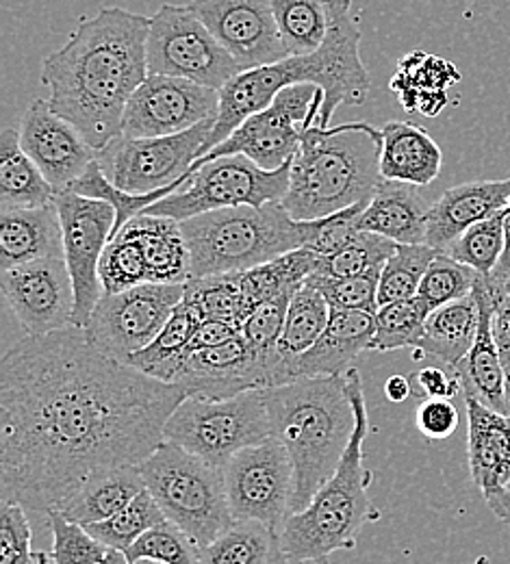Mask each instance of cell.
Returning a JSON list of instances; mask_svg holds the SVG:
<instances>
[{"label": "cell", "mask_w": 510, "mask_h": 564, "mask_svg": "<svg viewBox=\"0 0 510 564\" xmlns=\"http://www.w3.org/2000/svg\"><path fill=\"white\" fill-rule=\"evenodd\" d=\"M187 400L98 352L80 328L24 337L0 362V495L51 517L96 474L142 465Z\"/></svg>", "instance_id": "1"}, {"label": "cell", "mask_w": 510, "mask_h": 564, "mask_svg": "<svg viewBox=\"0 0 510 564\" xmlns=\"http://www.w3.org/2000/svg\"><path fill=\"white\" fill-rule=\"evenodd\" d=\"M150 18L107 7L44 59L51 107L100 154L122 138L124 111L148 78Z\"/></svg>", "instance_id": "2"}, {"label": "cell", "mask_w": 510, "mask_h": 564, "mask_svg": "<svg viewBox=\"0 0 510 564\" xmlns=\"http://www.w3.org/2000/svg\"><path fill=\"white\" fill-rule=\"evenodd\" d=\"M304 83L317 85L324 91L317 124L322 129H330L337 107H359L367 100L371 78L361 59V29L352 15L350 0L330 2V29L317 53L241 72L219 91L218 120L203 156L230 138L250 116L265 111L283 89Z\"/></svg>", "instance_id": "3"}, {"label": "cell", "mask_w": 510, "mask_h": 564, "mask_svg": "<svg viewBox=\"0 0 510 564\" xmlns=\"http://www.w3.org/2000/svg\"><path fill=\"white\" fill-rule=\"evenodd\" d=\"M272 436L285 445L293 467V514L306 510L335 476L357 427L346 373L300 378L263 389Z\"/></svg>", "instance_id": "4"}, {"label": "cell", "mask_w": 510, "mask_h": 564, "mask_svg": "<svg viewBox=\"0 0 510 564\" xmlns=\"http://www.w3.org/2000/svg\"><path fill=\"white\" fill-rule=\"evenodd\" d=\"M380 154L382 129L367 122L306 129L283 207L295 221H315L369 203L382 183Z\"/></svg>", "instance_id": "5"}, {"label": "cell", "mask_w": 510, "mask_h": 564, "mask_svg": "<svg viewBox=\"0 0 510 564\" xmlns=\"http://www.w3.org/2000/svg\"><path fill=\"white\" fill-rule=\"evenodd\" d=\"M346 384L357 413V427L335 476L317 491L311 506L292 514L281 530L283 547L292 564H322L335 552L355 550L365 525L380 517L369 497L371 471L363 463L369 415L357 367L346 371Z\"/></svg>", "instance_id": "6"}, {"label": "cell", "mask_w": 510, "mask_h": 564, "mask_svg": "<svg viewBox=\"0 0 510 564\" xmlns=\"http://www.w3.org/2000/svg\"><path fill=\"white\" fill-rule=\"evenodd\" d=\"M192 281L239 274L306 248L315 221H295L283 203L235 207L181 221Z\"/></svg>", "instance_id": "7"}, {"label": "cell", "mask_w": 510, "mask_h": 564, "mask_svg": "<svg viewBox=\"0 0 510 564\" xmlns=\"http://www.w3.org/2000/svg\"><path fill=\"white\" fill-rule=\"evenodd\" d=\"M140 469L165 519L200 550L235 525L221 467L163 441Z\"/></svg>", "instance_id": "8"}, {"label": "cell", "mask_w": 510, "mask_h": 564, "mask_svg": "<svg viewBox=\"0 0 510 564\" xmlns=\"http://www.w3.org/2000/svg\"><path fill=\"white\" fill-rule=\"evenodd\" d=\"M272 436L263 389L230 400L187 398L170 415L163 441L187 449L203 460L226 467L235 454Z\"/></svg>", "instance_id": "9"}, {"label": "cell", "mask_w": 510, "mask_h": 564, "mask_svg": "<svg viewBox=\"0 0 510 564\" xmlns=\"http://www.w3.org/2000/svg\"><path fill=\"white\" fill-rule=\"evenodd\" d=\"M189 174L185 189L148 207L144 215L185 221L219 209L283 203L290 192L292 163L276 172H265L248 156L232 154L196 165Z\"/></svg>", "instance_id": "10"}, {"label": "cell", "mask_w": 510, "mask_h": 564, "mask_svg": "<svg viewBox=\"0 0 510 564\" xmlns=\"http://www.w3.org/2000/svg\"><path fill=\"white\" fill-rule=\"evenodd\" d=\"M147 59L148 74L185 78L216 91L243 72L189 4H163L150 18Z\"/></svg>", "instance_id": "11"}, {"label": "cell", "mask_w": 510, "mask_h": 564, "mask_svg": "<svg viewBox=\"0 0 510 564\" xmlns=\"http://www.w3.org/2000/svg\"><path fill=\"white\" fill-rule=\"evenodd\" d=\"M322 107L324 91L317 85H292L283 89L265 111L250 116L241 127L232 131L230 138L198 159L192 167L218 156L243 154L261 170L276 172L292 163L302 133L319 124Z\"/></svg>", "instance_id": "12"}, {"label": "cell", "mask_w": 510, "mask_h": 564, "mask_svg": "<svg viewBox=\"0 0 510 564\" xmlns=\"http://www.w3.org/2000/svg\"><path fill=\"white\" fill-rule=\"evenodd\" d=\"M185 286L144 282L122 293L102 295L83 328L87 341L98 352L127 365L159 337L183 302Z\"/></svg>", "instance_id": "13"}, {"label": "cell", "mask_w": 510, "mask_h": 564, "mask_svg": "<svg viewBox=\"0 0 510 564\" xmlns=\"http://www.w3.org/2000/svg\"><path fill=\"white\" fill-rule=\"evenodd\" d=\"M226 495L235 521H257L283 530L293 514V467L274 436L246 447L224 467Z\"/></svg>", "instance_id": "14"}, {"label": "cell", "mask_w": 510, "mask_h": 564, "mask_svg": "<svg viewBox=\"0 0 510 564\" xmlns=\"http://www.w3.org/2000/svg\"><path fill=\"white\" fill-rule=\"evenodd\" d=\"M218 118L205 120L198 127L172 135L129 140L120 138L107 148V178L129 194H154L189 176L192 165L203 156ZM102 154V152H100Z\"/></svg>", "instance_id": "15"}, {"label": "cell", "mask_w": 510, "mask_h": 564, "mask_svg": "<svg viewBox=\"0 0 510 564\" xmlns=\"http://www.w3.org/2000/svg\"><path fill=\"white\" fill-rule=\"evenodd\" d=\"M64 228V259L73 276L74 328H85L94 308L105 295L100 282V259L113 239L116 209L109 203L62 192L55 198Z\"/></svg>", "instance_id": "16"}, {"label": "cell", "mask_w": 510, "mask_h": 564, "mask_svg": "<svg viewBox=\"0 0 510 564\" xmlns=\"http://www.w3.org/2000/svg\"><path fill=\"white\" fill-rule=\"evenodd\" d=\"M219 91L205 85L148 74L124 111L122 138L150 140L181 135L205 120L218 118Z\"/></svg>", "instance_id": "17"}, {"label": "cell", "mask_w": 510, "mask_h": 564, "mask_svg": "<svg viewBox=\"0 0 510 564\" xmlns=\"http://www.w3.org/2000/svg\"><path fill=\"white\" fill-rule=\"evenodd\" d=\"M150 376L178 384L185 389L187 398L198 400H230L248 391L272 387L268 369L250 352L241 335L218 348L165 360L152 369Z\"/></svg>", "instance_id": "18"}, {"label": "cell", "mask_w": 510, "mask_h": 564, "mask_svg": "<svg viewBox=\"0 0 510 564\" xmlns=\"http://www.w3.org/2000/svg\"><path fill=\"white\" fill-rule=\"evenodd\" d=\"M189 9L203 20L241 70L290 59L270 0H192Z\"/></svg>", "instance_id": "19"}, {"label": "cell", "mask_w": 510, "mask_h": 564, "mask_svg": "<svg viewBox=\"0 0 510 564\" xmlns=\"http://www.w3.org/2000/svg\"><path fill=\"white\" fill-rule=\"evenodd\" d=\"M0 286L29 337L73 328L76 295L66 259H42L4 270Z\"/></svg>", "instance_id": "20"}, {"label": "cell", "mask_w": 510, "mask_h": 564, "mask_svg": "<svg viewBox=\"0 0 510 564\" xmlns=\"http://www.w3.org/2000/svg\"><path fill=\"white\" fill-rule=\"evenodd\" d=\"M20 143L57 194L68 192L98 161V152L76 127L53 111L48 100L29 105L20 124Z\"/></svg>", "instance_id": "21"}, {"label": "cell", "mask_w": 510, "mask_h": 564, "mask_svg": "<svg viewBox=\"0 0 510 564\" xmlns=\"http://www.w3.org/2000/svg\"><path fill=\"white\" fill-rule=\"evenodd\" d=\"M467 406V458L471 480L487 503L510 487V417L463 393Z\"/></svg>", "instance_id": "22"}, {"label": "cell", "mask_w": 510, "mask_h": 564, "mask_svg": "<svg viewBox=\"0 0 510 564\" xmlns=\"http://www.w3.org/2000/svg\"><path fill=\"white\" fill-rule=\"evenodd\" d=\"M509 196L510 178L474 181L443 192L428 212L426 246L447 252L465 230L504 212Z\"/></svg>", "instance_id": "23"}, {"label": "cell", "mask_w": 510, "mask_h": 564, "mask_svg": "<svg viewBox=\"0 0 510 564\" xmlns=\"http://www.w3.org/2000/svg\"><path fill=\"white\" fill-rule=\"evenodd\" d=\"M376 315L330 308V319L317 344L292 362L293 380L344 376L363 352H371Z\"/></svg>", "instance_id": "24"}, {"label": "cell", "mask_w": 510, "mask_h": 564, "mask_svg": "<svg viewBox=\"0 0 510 564\" xmlns=\"http://www.w3.org/2000/svg\"><path fill=\"white\" fill-rule=\"evenodd\" d=\"M474 297L478 302V313H480L478 335H476L474 348L452 371L460 380L463 393H469L487 409L507 415V378H504L502 360H500L496 335H493L496 304L491 300V293L482 276H478V282L474 286Z\"/></svg>", "instance_id": "25"}, {"label": "cell", "mask_w": 510, "mask_h": 564, "mask_svg": "<svg viewBox=\"0 0 510 564\" xmlns=\"http://www.w3.org/2000/svg\"><path fill=\"white\" fill-rule=\"evenodd\" d=\"M64 259V228L57 203L0 213V268Z\"/></svg>", "instance_id": "26"}, {"label": "cell", "mask_w": 510, "mask_h": 564, "mask_svg": "<svg viewBox=\"0 0 510 564\" xmlns=\"http://www.w3.org/2000/svg\"><path fill=\"white\" fill-rule=\"evenodd\" d=\"M433 205L420 187L398 181H384L378 185L373 198L359 217L361 232H373L398 246L426 243L428 212Z\"/></svg>", "instance_id": "27"}, {"label": "cell", "mask_w": 510, "mask_h": 564, "mask_svg": "<svg viewBox=\"0 0 510 564\" xmlns=\"http://www.w3.org/2000/svg\"><path fill=\"white\" fill-rule=\"evenodd\" d=\"M441 148L424 127L400 120L382 127L380 174L384 181L428 187L441 174Z\"/></svg>", "instance_id": "28"}, {"label": "cell", "mask_w": 510, "mask_h": 564, "mask_svg": "<svg viewBox=\"0 0 510 564\" xmlns=\"http://www.w3.org/2000/svg\"><path fill=\"white\" fill-rule=\"evenodd\" d=\"M147 491L140 465H127L91 476L70 501L59 510L66 519L80 525L102 523L122 512L135 497Z\"/></svg>", "instance_id": "29"}, {"label": "cell", "mask_w": 510, "mask_h": 564, "mask_svg": "<svg viewBox=\"0 0 510 564\" xmlns=\"http://www.w3.org/2000/svg\"><path fill=\"white\" fill-rule=\"evenodd\" d=\"M124 228H129L144 248L150 282L187 284L192 281V259L181 221L142 213Z\"/></svg>", "instance_id": "30"}, {"label": "cell", "mask_w": 510, "mask_h": 564, "mask_svg": "<svg viewBox=\"0 0 510 564\" xmlns=\"http://www.w3.org/2000/svg\"><path fill=\"white\" fill-rule=\"evenodd\" d=\"M478 324L480 313L474 293L441 306L428 315L424 339L413 350V358L422 360L426 356H435L449 369H456L474 348Z\"/></svg>", "instance_id": "31"}, {"label": "cell", "mask_w": 510, "mask_h": 564, "mask_svg": "<svg viewBox=\"0 0 510 564\" xmlns=\"http://www.w3.org/2000/svg\"><path fill=\"white\" fill-rule=\"evenodd\" d=\"M57 192L35 161L24 152L20 131L4 129L0 135V207L2 212L37 209L55 203Z\"/></svg>", "instance_id": "32"}, {"label": "cell", "mask_w": 510, "mask_h": 564, "mask_svg": "<svg viewBox=\"0 0 510 564\" xmlns=\"http://www.w3.org/2000/svg\"><path fill=\"white\" fill-rule=\"evenodd\" d=\"M458 70L445 59L426 53H411L400 59L391 78V89L406 111H420L422 116L435 118L447 105V87L458 83Z\"/></svg>", "instance_id": "33"}, {"label": "cell", "mask_w": 510, "mask_h": 564, "mask_svg": "<svg viewBox=\"0 0 510 564\" xmlns=\"http://www.w3.org/2000/svg\"><path fill=\"white\" fill-rule=\"evenodd\" d=\"M200 564H292L281 532L257 521H235L211 545L200 550Z\"/></svg>", "instance_id": "34"}, {"label": "cell", "mask_w": 510, "mask_h": 564, "mask_svg": "<svg viewBox=\"0 0 510 564\" xmlns=\"http://www.w3.org/2000/svg\"><path fill=\"white\" fill-rule=\"evenodd\" d=\"M330 2L333 0H270L290 57H306L322 48L330 29Z\"/></svg>", "instance_id": "35"}, {"label": "cell", "mask_w": 510, "mask_h": 564, "mask_svg": "<svg viewBox=\"0 0 510 564\" xmlns=\"http://www.w3.org/2000/svg\"><path fill=\"white\" fill-rule=\"evenodd\" d=\"M328 319H330V304L313 284L304 282L300 291L293 295L287 319H285V330L279 344V352L287 362L290 373H292L293 360L308 352L317 344V339L328 326Z\"/></svg>", "instance_id": "36"}, {"label": "cell", "mask_w": 510, "mask_h": 564, "mask_svg": "<svg viewBox=\"0 0 510 564\" xmlns=\"http://www.w3.org/2000/svg\"><path fill=\"white\" fill-rule=\"evenodd\" d=\"M185 300L194 306L203 322H224L239 333L250 317L246 293L239 274H224L187 282Z\"/></svg>", "instance_id": "37"}, {"label": "cell", "mask_w": 510, "mask_h": 564, "mask_svg": "<svg viewBox=\"0 0 510 564\" xmlns=\"http://www.w3.org/2000/svg\"><path fill=\"white\" fill-rule=\"evenodd\" d=\"M192 176V174H189ZM187 178L161 189V192H154V194H129V192H122L118 189L109 178L107 174L102 172L100 167V161H94L89 165V170L74 183L73 187L68 192L78 194L83 198H91V200H102V203H109L113 209H116V228H113V237L129 224L133 221L138 215L147 212L148 207L156 205L159 200L167 198L170 194L183 189L187 185Z\"/></svg>", "instance_id": "38"}, {"label": "cell", "mask_w": 510, "mask_h": 564, "mask_svg": "<svg viewBox=\"0 0 510 564\" xmlns=\"http://www.w3.org/2000/svg\"><path fill=\"white\" fill-rule=\"evenodd\" d=\"M433 311L420 300H400L384 304L376 313V335L371 352H395L411 348L415 350L426 333V319Z\"/></svg>", "instance_id": "39"}, {"label": "cell", "mask_w": 510, "mask_h": 564, "mask_svg": "<svg viewBox=\"0 0 510 564\" xmlns=\"http://www.w3.org/2000/svg\"><path fill=\"white\" fill-rule=\"evenodd\" d=\"M437 250L426 243L398 246L380 274L378 306L417 297L422 279L431 263L437 259Z\"/></svg>", "instance_id": "40"}, {"label": "cell", "mask_w": 510, "mask_h": 564, "mask_svg": "<svg viewBox=\"0 0 510 564\" xmlns=\"http://www.w3.org/2000/svg\"><path fill=\"white\" fill-rule=\"evenodd\" d=\"M165 519L161 506L156 503V499L152 495L144 491L138 495L122 512H118L116 517L102 521V523H94L87 525V530L109 550L113 552H129L148 530L161 525Z\"/></svg>", "instance_id": "41"}, {"label": "cell", "mask_w": 510, "mask_h": 564, "mask_svg": "<svg viewBox=\"0 0 510 564\" xmlns=\"http://www.w3.org/2000/svg\"><path fill=\"white\" fill-rule=\"evenodd\" d=\"M98 274H100L105 295L122 293V291H129L133 286L150 282L144 248L129 228H122L109 241V246L100 259Z\"/></svg>", "instance_id": "42"}, {"label": "cell", "mask_w": 510, "mask_h": 564, "mask_svg": "<svg viewBox=\"0 0 510 564\" xmlns=\"http://www.w3.org/2000/svg\"><path fill=\"white\" fill-rule=\"evenodd\" d=\"M507 243V213H498L469 230H465L443 254H449L458 263L471 268L480 276H489Z\"/></svg>", "instance_id": "43"}, {"label": "cell", "mask_w": 510, "mask_h": 564, "mask_svg": "<svg viewBox=\"0 0 510 564\" xmlns=\"http://www.w3.org/2000/svg\"><path fill=\"white\" fill-rule=\"evenodd\" d=\"M398 250V243L373 232H361L350 246L333 257H319L317 274L335 279H355L371 272H382L384 263Z\"/></svg>", "instance_id": "44"}, {"label": "cell", "mask_w": 510, "mask_h": 564, "mask_svg": "<svg viewBox=\"0 0 510 564\" xmlns=\"http://www.w3.org/2000/svg\"><path fill=\"white\" fill-rule=\"evenodd\" d=\"M200 324H203L200 315L183 297V302L176 306V311L172 313V317L167 319V324L163 326L159 337L148 348H144L142 352L135 354L127 365L135 367L142 373L150 376L152 369H156L165 360L176 358V356L183 354V350L189 346V341H192V337H194V333L198 330Z\"/></svg>", "instance_id": "45"}, {"label": "cell", "mask_w": 510, "mask_h": 564, "mask_svg": "<svg viewBox=\"0 0 510 564\" xmlns=\"http://www.w3.org/2000/svg\"><path fill=\"white\" fill-rule=\"evenodd\" d=\"M478 272L471 268L458 263L449 254L438 252L437 259L426 270L417 297L431 308L437 311L445 304H452L456 300H463L474 293V286L478 282Z\"/></svg>", "instance_id": "46"}, {"label": "cell", "mask_w": 510, "mask_h": 564, "mask_svg": "<svg viewBox=\"0 0 510 564\" xmlns=\"http://www.w3.org/2000/svg\"><path fill=\"white\" fill-rule=\"evenodd\" d=\"M129 563L156 561L163 564H200V547L174 523L163 521L148 530L147 534L127 552Z\"/></svg>", "instance_id": "47"}, {"label": "cell", "mask_w": 510, "mask_h": 564, "mask_svg": "<svg viewBox=\"0 0 510 564\" xmlns=\"http://www.w3.org/2000/svg\"><path fill=\"white\" fill-rule=\"evenodd\" d=\"M53 532V564H102L109 547L102 545L85 525L66 519L62 512L48 517Z\"/></svg>", "instance_id": "48"}, {"label": "cell", "mask_w": 510, "mask_h": 564, "mask_svg": "<svg viewBox=\"0 0 510 564\" xmlns=\"http://www.w3.org/2000/svg\"><path fill=\"white\" fill-rule=\"evenodd\" d=\"M0 564H53L51 552L33 547V528L26 510L2 501L0 508Z\"/></svg>", "instance_id": "49"}, {"label": "cell", "mask_w": 510, "mask_h": 564, "mask_svg": "<svg viewBox=\"0 0 510 564\" xmlns=\"http://www.w3.org/2000/svg\"><path fill=\"white\" fill-rule=\"evenodd\" d=\"M382 272H371L355 279H335L313 272L308 284H313L330 304V308L341 311H361V313H378V284Z\"/></svg>", "instance_id": "50"}, {"label": "cell", "mask_w": 510, "mask_h": 564, "mask_svg": "<svg viewBox=\"0 0 510 564\" xmlns=\"http://www.w3.org/2000/svg\"><path fill=\"white\" fill-rule=\"evenodd\" d=\"M367 205L369 203L322 217V219H315V230H313V237H311L306 250H313L319 257H333V254L341 252L346 246H350L361 235L359 217L367 209Z\"/></svg>", "instance_id": "51"}, {"label": "cell", "mask_w": 510, "mask_h": 564, "mask_svg": "<svg viewBox=\"0 0 510 564\" xmlns=\"http://www.w3.org/2000/svg\"><path fill=\"white\" fill-rule=\"evenodd\" d=\"M417 430L428 441H443L458 427V411L452 400H424L417 409Z\"/></svg>", "instance_id": "52"}, {"label": "cell", "mask_w": 510, "mask_h": 564, "mask_svg": "<svg viewBox=\"0 0 510 564\" xmlns=\"http://www.w3.org/2000/svg\"><path fill=\"white\" fill-rule=\"evenodd\" d=\"M415 382H417V393H422L426 400H452L454 395L463 393L460 380L456 378V373L452 371L445 373L438 367H424L415 373Z\"/></svg>", "instance_id": "53"}, {"label": "cell", "mask_w": 510, "mask_h": 564, "mask_svg": "<svg viewBox=\"0 0 510 564\" xmlns=\"http://www.w3.org/2000/svg\"><path fill=\"white\" fill-rule=\"evenodd\" d=\"M239 335H241V333H239L235 326H230V324H224V322H203V324L198 326V330L194 333L189 346L183 350L181 356L170 358V360H178V358H187V356H192V354L218 348V346H224V344L232 341V339L239 337Z\"/></svg>", "instance_id": "54"}, {"label": "cell", "mask_w": 510, "mask_h": 564, "mask_svg": "<svg viewBox=\"0 0 510 564\" xmlns=\"http://www.w3.org/2000/svg\"><path fill=\"white\" fill-rule=\"evenodd\" d=\"M493 335L507 378V415L510 417V297L500 302L493 313Z\"/></svg>", "instance_id": "55"}, {"label": "cell", "mask_w": 510, "mask_h": 564, "mask_svg": "<svg viewBox=\"0 0 510 564\" xmlns=\"http://www.w3.org/2000/svg\"><path fill=\"white\" fill-rule=\"evenodd\" d=\"M487 282V289L491 293L493 304L498 306L500 302H504L510 297V217H507V243H504V252L496 265V270L489 276H482Z\"/></svg>", "instance_id": "56"}, {"label": "cell", "mask_w": 510, "mask_h": 564, "mask_svg": "<svg viewBox=\"0 0 510 564\" xmlns=\"http://www.w3.org/2000/svg\"><path fill=\"white\" fill-rule=\"evenodd\" d=\"M411 393H413V389H411V380L406 376H391L384 382V395L393 404H400V402L409 400Z\"/></svg>", "instance_id": "57"}, {"label": "cell", "mask_w": 510, "mask_h": 564, "mask_svg": "<svg viewBox=\"0 0 510 564\" xmlns=\"http://www.w3.org/2000/svg\"><path fill=\"white\" fill-rule=\"evenodd\" d=\"M487 506L491 508V512H493L500 521H504L507 525H510V487L504 494L500 495L498 499H493V501L487 503Z\"/></svg>", "instance_id": "58"}, {"label": "cell", "mask_w": 510, "mask_h": 564, "mask_svg": "<svg viewBox=\"0 0 510 564\" xmlns=\"http://www.w3.org/2000/svg\"><path fill=\"white\" fill-rule=\"evenodd\" d=\"M102 564H129V558H127V554L124 552H109V556H107V561Z\"/></svg>", "instance_id": "59"}, {"label": "cell", "mask_w": 510, "mask_h": 564, "mask_svg": "<svg viewBox=\"0 0 510 564\" xmlns=\"http://www.w3.org/2000/svg\"><path fill=\"white\" fill-rule=\"evenodd\" d=\"M129 564H163V563H156V561H147V558H142V561H133V563Z\"/></svg>", "instance_id": "60"}, {"label": "cell", "mask_w": 510, "mask_h": 564, "mask_svg": "<svg viewBox=\"0 0 510 564\" xmlns=\"http://www.w3.org/2000/svg\"><path fill=\"white\" fill-rule=\"evenodd\" d=\"M504 213H507V217H510V196H509V205H507V209H504Z\"/></svg>", "instance_id": "61"}]
</instances>
